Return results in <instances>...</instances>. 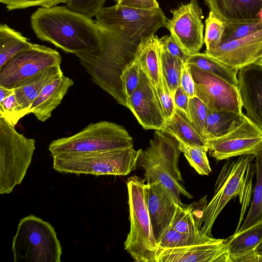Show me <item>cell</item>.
<instances>
[{
	"mask_svg": "<svg viewBox=\"0 0 262 262\" xmlns=\"http://www.w3.org/2000/svg\"><path fill=\"white\" fill-rule=\"evenodd\" d=\"M30 20L38 39L65 52L76 55L96 53L101 49V31L96 21L67 6L40 7Z\"/></svg>",
	"mask_w": 262,
	"mask_h": 262,
	"instance_id": "1",
	"label": "cell"
},
{
	"mask_svg": "<svg viewBox=\"0 0 262 262\" xmlns=\"http://www.w3.org/2000/svg\"><path fill=\"white\" fill-rule=\"evenodd\" d=\"M145 181L134 176L126 182L130 227L124 249L136 261L157 262L158 243L146 202Z\"/></svg>",
	"mask_w": 262,
	"mask_h": 262,
	"instance_id": "2",
	"label": "cell"
},
{
	"mask_svg": "<svg viewBox=\"0 0 262 262\" xmlns=\"http://www.w3.org/2000/svg\"><path fill=\"white\" fill-rule=\"evenodd\" d=\"M12 251L14 262H60L62 248L52 225L30 214L18 224Z\"/></svg>",
	"mask_w": 262,
	"mask_h": 262,
	"instance_id": "3",
	"label": "cell"
},
{
	"mask_svg": "<svg viewBox=\"0 0 262 262\" xmlns=\"http://www.w3.org/2000/svg\"><path fill=\"white\" fill-rule=\"evenodd\" d=\"M133 146L132 137L122 126L103 121L91 123L72 136L52 141L48 149L54 156L101 152Z\"/></svg>",
	"mask_w": 262,
	"mask_h": 262,
	"instance_id": "4",
	"label": "cell"
},
{
	"mask_svg": "<svg viewBox=\"0 0 262 262\" xmlns=\"http://www.w3.org/2000/svg\"><path fill=\"white\" fill-rule=\"evenodd\" d=\"M96 17L98 25L112 30L123 41L136 47L143 38L166 27L168 20L160 8L144 10L117 4L103 7Z\"/></svg>",
	"mask_w": 262,
	"mask_h": 262,
	"instance_id": "5",
	"label": "cell"
},
{
	"mask_svg": "<svg viewBox=\"0 0 262 262\" xmlns=\"http://www.w3.org/2000/svg\"><path fill=\"white\" fill-rule=\"evenodd\" d=\"M138 151L133 147L101 152L52 156L53 168L63 173L126 176L136 167Z\"/></svg>",
	"mask_w": 262,
	"mask_h": 262,
	"instance_id": "6",
	"label": "cell"
},
{
	"mask_svg": "<svg viewBox=\"0 0 262 262\" xmlns=\"http://www.w3.org/2000/svg\"><path fill=\"white\" fill-rule=\"evenodd\" d=\"M35 150V140L18 133L0 117V193L9 194L21 184Z\"/></svg>",
	"mask_w": 262,
	"mask_h": 262,
	"instance_id": "7",
	"label": "cell"
},
{
	"mask_svg": "<svg viewBox=\"0 0 262 262\" xmlns=\"http://www.w3.org/2000/svg\"><path fill=\"white\" fill-rule=\"evenodd\" d=\"M254 160L253 155L226 159L216 182L214 194L204 206L197 221L203 234L212 237V228L220 213L231 199L243 194Z\"/></svg>",
	"mask_w": 262,
	"mask_h": 262,
	"instance_id": "8",
	"label": "cell"
},
{
	"mask_svg": "<svg viewBox=\"0 0 262 262\" xmlns=\"http://www.w3.org/2000/svg\"><path fill=\"white\" fill-rule=\"evenodd\" d=\"M61 62V56L56 50L31 42L0 67V86L14 89L23 81Z\"/></svg>",
	"mask_w": 262,
	"mask_h": 262,
	"instance_id": "9",
	"label": "cell"
},
{
	"mask_svg": "<svg viewBox=\"0 0 262 262\" xmlns=\"http://www.w3.org/2000/svg\"><path fill=\"white\" fill-rule=\"evenodd\" d=\"M210 155L217 161L262 150V129L244 114L241 123L222 136L208 140Z\"/></svg>",
	"mask_w": 262,
	"mask_h": 262,
	"instance_id": "10",
	"label": "cell"
},
{
	"mask_svg": "<svg viewBox=\"0 0 262 262\" xmlns=\"http://www.w3.org/2000/svg\"><path fill=\"white\" fill-rule=\"evenodd\" d=\"M188 64L195 84L196 96L209 110L243 113L237 86L194 66Z\"/></svg>",
	"mask_w": 262,
	"mask_h": 262,
	"instance_id": "11",
	"label": "cell"
},
{
	"mask_svg": "<svg viewBox=\"0 0 262 262\" xmlns=\"http://www.w3.org/2000/svg\"><path fill=\"white\" fill-rule=\"evenodd\" d=\"M172 17L166 28L170 35L189 55L198 52L204 42L203 13L196 0L171 10Z\"/></svg>",
	"mask_w": 262,
	"mask_h": 262,
	"instance_id": "12",
	"label": "cell"
},
{
	"mask_svg": "<svg viewBox=\"0 0 262 262\" xmlns=\"http://www.w3.org/2000/svg\"><path fill=\"white\" fill-rule=\"evenodd\" d=\"M127 107L145 129L163 130L167 121L159 101L155 87L140 68L139 84L127 98Z\"/></svg>",
	"mask_w": 262,
	"mask_h": 262,
	"instance_id": "13",
	"label": "cell"
},
{
	"mask_svg": "<svg viewBox=\"0 0 262 262\" xmlns=\"http://www.w3.org/2000/svg\"><path fill=\"white\" fill-rule=\"evenodd\" d=\"M205 53L238 71L250 64L262 63V30L247 37L222 43Z\"/></svg>",
	"mask_w": 262,
	"mask_h": 262,
	"instance_id": "14",
	"label": "cell"
},
{
	"mask_svg": "<svg viewBox=\"0 0 262 262\" xmlns=\"http://www.w3.org/2000/svg\"><path fill=\"white\" fill-rule=\"evenodd\" d=\"M136 166L142 169L149 165L159 164L165 167L178 181L183 178L179 167L181 150L180 143L163 130H156L149 146L138 150Z\"/></svg>",
	"mask_w": 262,
	"mask_h": 262,
	"instance_id": "15",
	"label": "cell"
},
{
	"mask_svg": "<svg viewBox=\"0 0 262 262\" xmlns=\"http://www.w3.org/2000/svg\"><path fill=\"white\" fill-rule=\"evenodd\" d=\"M237 88L246 116L262 129V63L241 69Z\"/></svg>",
	"mask_w": 262,
	"mask_h": 262,
	"instance_id": "16",
	"label": "cell"
},
{
	"mask_svg": "<svg viewBox=\"0 0 262 262\" xmlns=\"http://www.w3.org/2000/svg\"><path fill=\"white\" fill-rule=\"evenodd\" d=\"M145 196L154 236L158 243L170 225L179 204L158 181L146 184Z\"/></svg>",
	"mask_w": 262,
	"mask_h": 262,
	"instance_id": "17",
	"label": "cell"
},
{
	"mask_svg": "<svg viewBox=\"0 0 262 262\" xmlns=\"http://www.w3.org/2000/svg\"><path fill=\"white\" fill-rule=\"evenodd\" d=\"M226 239L165 249L159 252L157 262H230Z\"/></svg>",
	"mask_w": 262,
	"mask_h": 262,
	"instance_id": "18",
	"label": "cell"
},
{
	"mask_svg": "<svg viewBox=\"0 0 262 262\" xmlns=\"http://www.w3.org/2000/svg\"><path fill=\"white\" fill-rule=\"evenodd\" d=\"M210 11L226 23L262 21V0H205Z\"/></svg>",
	"mask_w": 262,
	"mask_h": 262,
	"instance_id": "19",
	"label": "cell"
},
{
	"mask_svg": "<svg viewBox=\"0 0 262 262\" xmlns=\"http://www.w3.org/2000/svg\"><path fill=\"white\" fill-rule=\"evenodd\" d=\"M73 84V80L63 73L58 75L43 88L33 102L28 114H33L41 122L46 121Z\"/></svg>",
	"mask_w": 262,
	"mask_h": 262,
	"instance_id": "20",
	"label": "cell"
},
{
	"mask_svg": "<svg viewBox=\"0 0 262 262\" xmlns=\"http://www.w3.org/2000/svg\"><path fill=\"white\" fill-rule=\"evenodd\" d=\"M262 243V220L226 239L230 262H256V249Z\"/></svg>",
	"mask_w": 262,
	"mask_h": 262,
	"instance_id": "21",
	"label": "cell"
},
{
	"mask_svg": "<svg viewBox=\"0 0 262 262\" xmlns=\"http://www.w3.org/2000/svg\"><path fill=\"white\" fill-rule=\"evenodd\" d=\"M61 73L60 65H57L46 69L20 82L14 89L18 104L28 112L43 88Z\"/></svg>",
	"mask_w": 262,
	"mask_h": 262,
	"instance_id": "22",
	"label": "cell"
},
{
	"mask_svg": "<svg viewBox=\"0 0 262 262\" xmlns=\"http://www.w3.org/2000/svg\"><path fill=\"white\" fill-rule=\"evenodd\" d=\"M161 48L159 38L154 34L141 40L135 54V60L155 88L160 81L162 73L160 65Z\"/></svg>",
	"mask_w": 262,
	"mask_h": 262,
	"instance_id": "23",
	"label": "cell"
},
{
	"mask_svg": "<svg viewBox=\"0 0 262 262\" xmlns=\"http://www.w3.org/2000/svg\"><path fill=\"white\" fill-rule=\"evenodd\" d=\"M174 138L181 144L205 149L208 151L207 141L199 133L190 118L176 108L172 117L163 130Z\"/></svg>",
	"mask_w": 262,
	"mask_h": 262,
	"instance_id": "24",
	"label": "cell"
},
{
	"mask_svg": "<svg viewBox=\"0 0 262 262\" xmlns=\"http://www.w3.org/2000/svg\"><path fill=\"white\" fill-rule=\"evenodd\" d=\"M244 114L209 110L206 120L204 138L208 140L226 135L241 122Z\"/></svg>",
	"mask_w": 262,
	"mask_h": 262,
	"instance_id": "25",
	"label": "cell"
},
{
	"mask_svg": "<svg viewBox=\"0 0 262 262\" xmlns=\"http://www.w3.org/2000/svg\"><path fill=\"white\" fill-rule=\"evenodd\" d=\"M144 169L145 180L147 183L159 181L163 187L172 195L178 204L184 206L181 202L180 196L191 199L192 196L186 190L179 181L174 178L164 166L159 164L147 166Z\"/></svg>",
	"mask_w": 262,
	"mask_h": 262,
	"instance_id": "26",
	"label": "cell"
},
{
	"mask_svg": "<svg viewBox=\"0 0 262 262\" xmlns=\"http://www.w3.org/2000/svg\"><path fill=\"white\" fill-rule=\"evenodd\" d=\"M186 63L194 66L237 86L238 71L228 67L206 53L197 52L190 55Z\"/></svg>",
	"mask_w": 262,
	"mask_h": 262,
	"instance_id": "27",
	"label": "cell"
},
{
	"mask_svg": "<svg viewBox=\"0 0 262 262\" xmlns=\"http://www.w3.org/2000/svg\"><path fill=\"white\" fill-rule=\"evenodd\" d=\"M27 38L7 24L0 25V67L30 46Z\"/></svg>",
	"mask_w": 262,
	"mask_h": 262,
	"instance_id": "28",
	"label": "cell"
},
{
	"mask_svg": "<svg viewBox=\"0 0 262 262\" xmlns=\"http://www.w3.org/2000/svg\"><path fill=\"white\" fill-rule=\"evenodd\" d=\"M254 156L256 180L253 200L244 221L235 232L242 231L262 220V150Z\"/></svg>",
	"mask_w": 262,
	"mask_h": 262,
	"instance_id": "29",
	"label": "cell"
},
{
	"mask_svg": "<svg viewBox=\"0 0 262 262\" xmlns=\"http://www.w3.org/2000/svg\"><path fill=\"white\" fill-rule=\"evenodd\" d=\"M215 239L207 235L194 236L182 233L174 229L169 225L163 233L158 243V250L159 252L165 249L206 243L212 242Z\"/></svg>",
	"mask_w": 262,
	"mask_h": 262,
	"instance_id": "30",
	"label": "cell"
},
{
	"mask_svg": "<svg viewBox=\"0 0 262 262\" xmlns=\"http://www.w3.org/2000/svg\"><path fill=\"white\" fill-rule=\"evenodd\" d=\"M185 63L180 59L169 53L162 46L160 54L161 73L173 97L176 90L180 86L181 76Z\"/></svg>",
	"mask_w": 262,
	"mask_h": 262,
	"instance_id": "31",
	"label": "cell"
},
{
	"mask_svg": "<svg viewBox=\"0 0 262 262\" xmlns=\"http://www.w3.org/2000/svg\"><path fill=\"white\" fill-rule=\"evenodd\" d=\"M170 225L174 229L187 234L200 236L203 234L195 220L192 208L178 205Z\"/></svg>",
	"mask_w": 262,
	"mask_h": 262,
	"instance_id": "32",
	"label": "cell"
},
{
	"mask_svg": "<svg viewBox=\"0 0 262 262\" xmlns=\"http://www.w3.org/2000/svg\"><path fill=\"white\" fill-rule=\"evenodd\" d=\"M181 152L188 161L190 165L201 175H208L211 169L207 156V150L180 143Z\"/></svg>",
	"mask_w": 262,
	"mask_h": 262,
	"instance_id": "33",
	"label": "cell"
},
{
	"mask_svg": "<svg viewBox=\"0 0 262 262\" xmlns=\"http://www.w3.org/2000/svg\"><path fill=\"white\" fill-rule=\"evenodd\" d=\"M225 27V23L210 11L205 20L204 43L206 51L212 50L221 45Z\"/></svg>",
	"mask_w": 262,
	"mask_h": 262,
	"instance_id": "34",
	"label": "cell"
},
{
	"mask_svg": "<svg viewBox=\"0 0 262 262\" xmlns=\"http://www.w3.org/2000/svg\"><path fill=\"white\" fill-rule=\"evenodd\" d=\"M225 26L221 43L247 37L262 30V21H259L235 24L225 23Z\"/></svg>",
	"mask_w": 262,
	"mask_h": 262,
	"instance_id": "35",
	"label": "cell"
},
{
	"mask_svg": "<svg viewBox=\"0 0 262 262\" xmlns=\"http://www.w3.org/2000/svg\"><path fill=\"white\" fill-rule=\"evenodd\" d=\"M28 114V111L23 109L17 102L14 92L0 105V117H4L14 126L21 118Z\"/></svg>",
	"mask_w": 262,
	"mask_h": 262,
	"instance_id": "36",
	"label": "cell"
},
{
	"mask_svg": "<svg viewBox=\"0 0 262 262\" xmlns=\"http://www.w3.org/2000/svg\"><path fill=\"white\" fill-rule=\"evenodd\" d=\"M208 112L209 109L207 106L199 98L194 97L190 98L189 103V118L198 131L204 139L205 125Z\"/></svg>",
	"mask_w": 262,
	"mask_h": 262,
	"instance_id": "37",
	"label": "cell"
},
{
	"mask_svg": "<svg viewBox=\"0 0 262 262\" xmlns=\"http://www.w3.org/2000/svg\"><path fill=\"white\" fill-rule=\"evenodd\" d=\"M155 89L162 109L168 121L173 116L176 107L173 97L162 73L160 81Z\"/></svg>",
	"mask_w": 262,
	"mask_h": 262,
	"instance_id": "38",
	"label": "cell"
},
{
	"mask_svg": "<svg viewBox=\"0 0 262 262\" xmlns=\"http://www.w3.org/2000/svg\"><path fill=\"white\" fill-rule=\"evenodd\" d=\"M106 0H69L66 6L74 11L90 18L96 16Z\"/></svg>",
	"mask_w": 262,
	"mask_h": 262,
	"instance_id": "39",
	"label": "cell"
},
{
	"mask_svg": "<svg viewBox=\"0 0 262 262\" xmlns=\"http://www.w3.org/2000/svg\"><path fill=\"white\" fill-rule=\"evenodd\" d=\"M140 67L135 60L123 71L121 80L126 97H129L137 89L140 79Z\"/></svg>",
	"mask_w": 262,
	"mask_h": 262,
	"instance_id": "40",
	"label": "cell"
},
{
	"mask_svg": "<svg viewBox=\"0 0 262 262\" xmlns=\"http://www.w3.org/2000/svg\"><path fill=\"white\" fill-rule=\"evenodd\" d=\"M69 0H0L9 11L26 9L31 7H51L63 3Z\"/></svg>",
	"mask_w": 262,
	"mask_h": 262,
	"instance_id": "41",
	"label": "cell"
},
{
	"mask_svg": "<svg viewBox=\"0 0 262 262\" xmlns=\"http://www.w3.org/2000/svg\"><path fill=\"white\" fill-rule=\"evenodd\" d=\"M159 40L164 49L186 63L190 55L186 52L171 35L164 36L159 38Z\"/></svg>",
	"mask_w": 262,
	"mask_h": 262,
	"instance_id": "42",
	"label": "cell"
},
{
	"mask_svg": "<svg viewBox=\"0 0 262 262\" xmlns=\"http://www.w3.org/2000/svg\"><path fill=\"white\" fill-rule=\"evenodd\" d=\"M180 86L190 98L196 97L195 84L190 67L187 63L184 64L182 70Z\"/></svg>",
	"mask_w": 262,
	"mask_h": 262,
	"instance_id": "43",
	"label": "cell"
},
{
	"mask_svg": "<svg viewBox=\"0 0 262 262\" xmlns=\"http://www.w3.org/2000/svg\"><path fill=\"white\" fill-rule=\"evenodd\" d=\"M116 4L133 8L152 10L160 8L157 0H115Z\"/></svg>",
	"mask_w": 262,
	"mask_h": 262,
	"instance_id": "44",
	"label": "cell"
},
{
	"mask_svg": "<svg viewBox=\"0 0 262 262\" xmlns=\"http://www.w3.org/2000/svg\"><path fill=\"white\" fill-rule=\"evenodd\" d=\"M174 103L176 108L183 111L189 117V103L190 98L180 86L173 95Z\"/></svg>",
	"mask_w": 262,
	"mask_h": 262,
	"instance_id": "45",
	"label": "cell"
},
{
	"mask_svg": "<svg viewBox=\"0 0 262 262\" xmlns=\"http://www.w3.org/2000/svg\"><path fill=\"white\" fill-rule=\"evenodd\" d=\"M14 89H8L0 86V105L4 102V100L13 93Z\"/></svg>",
	"mask_w": 262,
	"mask_h": 262,
	"instance_id": "46",
	"label": "cell"
},
{
	"mask_svg": "<svg viewBox=\"0 0 262 262\" xmlns=\"http://www.w3.org/2000/svg\"><path fill=\"white\" fill-rule=\"evenodd\" d=\"M256 252H262V243L256 249Z\"/></svg>",
	"mask_w": 262,
	"mask_h": 262,
	"instance_id": "47",
	"label": "cell"
}]
</instances>
